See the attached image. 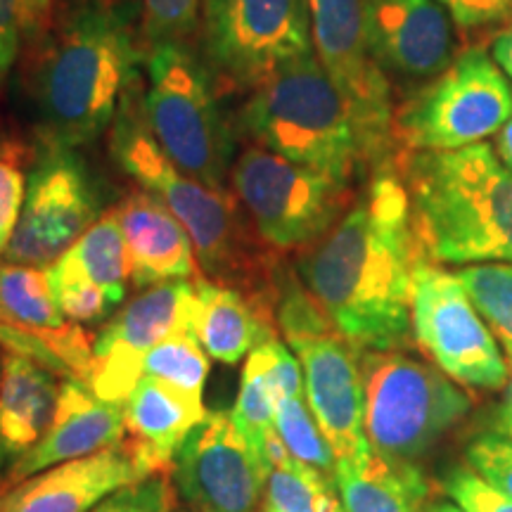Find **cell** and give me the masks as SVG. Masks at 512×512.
Instances as JSON below:
<instances>
[{"label":"cell","mask_w":512,"mask_h":512,"mask_svg":"<svg viewBox=\"0 0 512 512\" xmlns=\"http://www.w3.org/2000/svg\"><path fill=\"white\" fill-rule=\"evenodd\" d=\"M422 259L406 185L377 171L323 238L297 256V275L325 316L361 351L413 342V275Z\"/></svg>","instance_id":"6da1fadb"},{"label":"cell","mask_w":512,"mask_h":512,"mask_svg":"<svg viewBox=\"0 0 512 512\" xmlns=\"http://www.w3.org/2000/svg\"><path fill=\"white\" fill-rule=\"evenodd\" d=\"M34 79L41 145L79 150L117 119L138 83L145 41L124 0H67L50 24Z\"/></svg>","instance_id":"7a4b0ae2"},{"label":"cell","mask_w":512,"mask_h":512,"mask_svg":"<svg viewBox=\"0 0 512 512\" xmlns=\"http://www.w3.org/2000/svg\"><path fill=\"white\" fill-rule=\"evenodd\" d=\"M138 93V83H133L112 124L114 162L140 188L155 192L174 211L190 233L204 278L275 302L278 252L259 238L233 192L209 188L176 169L147 128Z\"/></svg>","instance_id":"3957f363"},{"label":"cell","mask_w":512,"mask_h":512,"mask_svg":"<svg viewBox=\"0 0 512 512\" xmlns=\"http://www.w3.org/2000/svg\"><path fill=\"white\" fill-rule=\"evenodd\" d=\"M422 252L434 264H512V171L486 143L403 152L399 171Z\"/></svg>","instance_id":"277c9868"},{"label":"cell","mask_w":512,"mask_h":512,"mask_svg":"<svg viewBox=\"0 0 512 512\" xmlns=\"http://www.w3.org/2000/svg\"><path fill=\"white\" fill-rule=\"evenodd\" d=\"M238 128L254 145L342 183L373 176L354 114L316 50L283 64L254 88Z\"/></svg>","instance_id":"5b68a950"},{"label":"cell","mask_w":512,"mask_h":512,"mask_svg":"<svg viewBox=\"0 0 512 512\" xmlns=\"http://www.w3.org/2000/svg\"><path fill=\"white\" fill-rule=\"evenodd\" d=\"M275 323L283 342L304 370L306 401L337 460L370 453L366 437V387L361 349H356L325 316L299 275L278 271Z\"/></svg>","instance_id":"8992f818"},{"label":"cell","mask_w":512,"mask_h":512,"mask_svg":"<svg viewBox=\"0 0 512 512\" xmlns=\"http://www.w3.org/2000/svg\"><path fill=\"white\" fill-rule=\"evenodd\" d=\"M143 114L164 155L209 188L226 190L235 162V136L219 98L214 74L188 43L147 48Z\"/></svg>","instance_id":"52a82bcc"},{"label":"cell","mask_w":512,"mask_h":512,"mask_svg":"<svg viewBox=\"0 0 512 512\" xmlns=\"http://www.w3.org/2000/svg\"><path fill=\"white\" fill-rule=\"evenodd\" d=\"M366 437L377 456L418 465L470 413V396L406 351H363Z\"/></svg>","instance_id":"ba28073f"},{"label":"cell","mask_w":512,"mask_h":512,"mask_svg":"<svg viewBox=\"0 0 512 512\" xmlns=\"http://www.w3.org/2000/svg\"><path fill=\"white\" fill-rule=\"evenodd\" d=\"M512 112V86L482 46H467L394 114L403 152H446L496 136Z\"/></svg>","instance_id":"9c48e42d"},{"label":"cell","mask_w":512,"mask_h":512,"mask_svg":"<svg viewBox=\"0 0 512 512\" xmlns=\"http://www.w3.org/2000/svg\"><path fill=\"white\" fill-rule=\"evenodd\" d=\"M230 188L273 252H302L323 238L354 202L349 183L306 169L266 147L235 157Z\"/></svg>","instance_id":"30bf717a"},{"label":"cell","mask_w":512,"mask_h":512,"mask_svg":"<svg viewBox=\"0 0 512 512\" xmlns=\"http://www.w3.org/2000/svg\"><path fill=\"white\" fill-rule=\"evenodd\" d=\"M200 53L214 79L252 93L313 53L309 0H202Z\"/></svg>","instance_id":"8fae6325"},{"label":"cell","mask_w":512,"mask_h":512,"mask_svg":"<svg viewBox=\"0 0 512 512\" xmlns=\"http://www.w3.org/2000/svg\"><path fill=\"white\" fill-rule=\"evenodd\" d=\"M318 62L354 114L373 174L394 164V100L389 76L370 46L363 0H309Z\"/></svg>","instance_id":"7c38bea8"},{"label":"cell","mask_w":512,"mask_h":512,"mask_svg":"<svg viewBox=\"0 0 512 512\" xmlns=\"http://www.w3.org/2000/svg\"><path fill=\"white\" fill-rule=\"evenodd\" d=\"M413 339L441 373L467 389L498 392L510 380L505 351L456 273L422 259L413 275Z\"/></svg>","instance_id":"4fadbf2b"},{"label":"cell","mask_w":512,"mask_h":512,"mask_svg":"<svg viewBox=\"0 0 512 512\" xmlns=\"http://www.w3.org/2000/svg\"><path fill=\"white\" fill-rule=\"evenodd\" d=\"M105 200L79 150L41 145L27 178L22 216L3 261L48 268L102 216Z\"/></svg>","instance_id":"5bb4252c"},{"label":"cell","mask_w":512,"mask_h":512,"mask_svg":"<svg viewBox=\"0 0 512 512\" xmlns=\"http://www.w3.org/2000/svg\"><path fill=\"white\" fill-rule=\"evenodd\" d=\"M273 465L230 411H209L174 453L171 484L190 512H259Z\"/></svg>","instance_id":"9a60e30c"},{"label":"cell","mask_w":512,"mask_h":512,"mask_svg":"<svg viewBox=\"0 0 512 512\" xmlns=\"http://www.w3.org/2000/svg\"><path fill=\"white\" fill-rule=\"evenodd\" d=\"M195 280H171L145 287L117 311L93 339L86 382L102 401L124 403L143 380L145 358L178 332H192Z\"/></svg>","instance_id":"2e32d148"},{"label":"cell","mask_w":512,"mask_h":512,"mask_svg":"<svg viewBox=\"0 0 512 512\" xmlns=\"http://www.w3.org/2000/svg\"><path fill=\"white\" fill-rule=\"evenodd\" d=\"M363 8L387 76L430 81L456 60V27L437 0H363Z\"/></svg>","instance_id":"e0dca14e"},{"label":"cell","mask_w":512,"mask_h":512,"mask_svg":"<svg viewBox=\"0 0 512 512\" xmlns=\"http://www.w3.org/2000/svg\"><path fill=\"white\" fill-rule=\"evenodd\" d=\"M150 477L126 439L67 460L0 491V512H88L114 491Z\"/></svg>","instance_id":"ac0fdd59"},{"label":"cell","mask_w":512,"mask_h":512,"mask_svg":"<svg viewBox=\"0 0 512 512\" xmlns=\"http://www.w3.org/2000/svg\"><path fill=\"white\" fill-rule=\"evenodd\" d=\"M124 439V406L102 401L79 377H62L55 418L38 444L12 467L0 491L36 472L110 448Z\"/></svg>","instance_id":"d6986e66"},{"label":"cell","mask_w":512,"mask_h":512,"mask_svg":"<svg viewBox=\"0 0 512 512\" xmlns=\"http://www.w3.org/2000/svg\"><path fill=\"white\" fill-rule=\"evenodd\" d=\"M117 216L131 254V280L138 287L200 275L190 233L155 192H131L117 207Z\"/></svg>","instance_id":"ffe728a7"},{"label":"cell","mask_w":512,"mask_h":512,"mask_svg":"<svg viewBox=\"0 0 512 512\" xmlns=\"http://www.w3.org/2000/svg\"><path fill=\"white\" fill-rule=\"evenodd\" d=\"M60 373L38 358L3 347L0 377V484L46 437L60 396Z\"/></svg>","instance_id":"44dd1931"},{"label":"cell","mask_w":512,"mask_h":512,"mask_svg":"<svg viewBox=\"0 0 512 512\" xmlns=\"http://www.w3.org/2000/svg\"><path fill=\"white\" fill-rule=\"evenodd\" d=\"M207 413L202 401L155 377H143L124 403V439L147 475H169L178 446Z\"/></svg>","instance_id":"7402d4cb"},{"label":"cell","mask_w":512,"mask_h":512,"mask_svg":"<svg viewBox=\"0 0 512 512\" xmlns=\"http://www.w3.org/2000/svg\"><path fill=\"white\" fill-rule=\"evenodd\" d=\"M195 292L192 332L214 361L235 366L266 339L280 337L273 302L214 283L202 273L195 278Z\"/></svg>","instance_id":"603a6c76"},{"label":"cell","mask_w":512,"mask_h":512,"mask_svg":"<svg viewBox=\"0 0 512 512\" xmlns=\"http://www.w3.org/2000/svg\"><path fill=\"white\" fill-rule=\"evenodd\" d=\"M335 484L344 512H427L430 484L418 465L392 463L370 448L358 460H337Z\"/></svg>","instance_id":"cb8c5ba5"},{"label":"cell","mask_w":512,"mask_h":512,"mask_svg":"<svg viewBox=\"0 0 512 512\" xmlns=\"http://www.w3.org/2000/svg\"><path fill=\"white\" fill-rule=\"evenodd\" d=\"M53 266L81 275L102 287L119 309V304L126 299L128 280H131V254H128L117 209L102 214Z\"/></svg>","instance_id":"d4e9b609"},{"label":"cell","mask_w":512,"mask_h":512,"mask_svg":"<svg viewBox=\"0 0 512 512\" xmlns=\"http://www.w3.org/2000/svg\"><path fill=\"white\" fill-rule=\"evenodd\" d=\"M259 512H344L335 479L290 458L273 467Z\"/></svg>","instance_id":"484cf974"},{"label":"cell","mask_w":512,"mask_h":512,"mask_svg":"<svg viewBox=\"0 0 512 512\" xmlns=\"http://www.w3.org/2000/svg\"><path fill=\"white\" fill-rule=\"evenodd\" d=\"M472 304L494 332L505 358H512V264H470L456 273Z\"/></svg>","instance_id":"4316f807"},{"label":"cell","mask_w":512,"mask_h":512,"mask_svg":"<svg viewBox=\"0 0 512 512\" xmlns=\"http://www.w3.org/2000/svg\"><path fill=\"white\" fill-rule=\"evenodd\" d=\"M207 375L209 354L190 330L164 339L145 358L143 377L162 380L197 401H202Z\"/></svg>","instance_id":"83f0119b"},{"label":"cell","mask_w":512,"mask_h":512,"mask_svg":"<svg viewBox=\"0 0 512 512\" xmlns=\"http://www.w3.org/2000/svg\"><path fill=\"white\" fill-rule=\"evenodd\" d=\"M275 432L297 463L335 479L337 458L313 418L306 396H290L275 406Z\"/></svg>","instance_id":"f1b7e54d"},{"label":"cell","mask_w":512,"mask_h":512,"mask_svg":"<svg viewBox=\"0 0 512 512\" xmlns=\"http://www.w3.org/2000/svg\"><path fill=\"white\" fill-rule=\"evenodd\" d=\"M138 15L147 48L188 43L200 31L202 0H124Z\"/></svg>","instance_id":"f546056e"},{"label":"cell","mask_w":512,"mask_h":512,"mask_svg":"<svg viewBox=\"0 0 512 512\" xmlns=\"http://www.w3.org/2000/svg\"><path fill=\"white\" fill-rule=\"evenodd\" d=\"M48 278L50 285H53L57 306H60L62 316L69 318V323H100V320H105L114 309H117V304L112 302L110 294L102 290V287L93 285L91 280L81 278V275L48 266Z\"/></svg>","instance_id":"4dcf8cb0"},{"label":"cell","mask_w":512,"mask_h":512,"mask_svg":"<svg viewBox=\"0 0 512 512\" xmlns=\"http://www.w3.org/2000/svg\"><path fill=\"white\" fill-rule=\"evenodd\" d=\"M465 460L475 475L512 501V437L482 434L467 446Z\"/></svg>","instance_id":"1f68e13d"},{"label":"cell","mask_w":512,"mask_h":512,"mask_svg":"<svg viewBox=\"0 0 512 512\" xmlns=\"http://www.w3.org/2000/svg\"><path fill=\"white\" fill-rule=\"evenodd\" d=\"M176 491L171 475H152L114 491L88 512H174Z\"/></svg>","instance_id":"d6a6232c"},{"label":"cell","mask_w":512,"mask_h":512,"mask_svg":"<svg viewBox=\"0 0 512 512\" xmlns=\"http://www.w3.org/2000/svg\"><path fill=\"white\" fill-rule=\"evenodd\" d=\"M24 197H27V176H24L19 150L3 147L0 150V261L15 235Z\"/></svg>","instance_id":"836d02e7"},{"label":"cell","mask_w":512,"mask_h":512,"mask_svg":"<svg viewBox=\"0 0 512 512\" xmlns=\"http://www.w3.org/2000/svg\"><path fill=\"white\" fill-rule=\"evenodd\" d=\"M465 38L498 31L512 19V0H437Z\"/></svg>","instance_id":"e575fe53"},{"label":"cell","mask_w":512,"mask_h":512,"mask_svg":"<svg viewBox=\"0 0 512 512\" xmlns=\"http://www.w3.org/2000/svg\"><path fill=\"white\" fill-rule=\"evenodd\" d=\"M441 489L453 503L467 512H512V501L508 496L498 494L482 477L467 467H456L444 477Z\"/></svg>","instance_id":"d590c367"},{"label":"cell","mask_w":512,"mask_h":512,"mask_svg":"<svg viewBox=\"0 0 512 512\" xmlns=\"http://www.w3.org/2000/svg\"><path fill=\"white\" fill-rule=\"evenodd\" d=\"M24 31L19 17V0H0V88L15 67Z\"/></svg>","instance_id":"8d00e7d4"},{"label":"cell","mask_w":512,"mask_h":512,"mask_svg":"<svg viewBox=\"0 0 512 512\" xmlns=\"http://www.w3.org/2000/svg\"><path fill=\"white\" fill-rule=\"evenodd\" d=\"M55 0H19L24 41H41L53 24Z\"/></svg>","instance_id":"74e56055"},{"label":"cell","mask_w":512,"mask_h":512,"mask_svg":"<svg viewBox=\"0 0 512 512\" xmlns=\"http://www.w3.org/2000/svg\"><path fill=\"white\" fill-rule=\"evenodd\" d=\"M491 57L498 69L512 81V19L503 29L496 31L494 43H491Z\"/></svg>","instance_id":"f35d334b"},{"label":"cell","mask_w":512,"mask_h":512,"mask_svg":"<svg viewBox=\"0 0 512 512\" xmlns=\"http://www.w3.org/2000/svg\"><path fill=\"white\" fill-rule=\"evenodd\" d=\"M496 155L501 157V162L512 171V112L508 121H505L501 131L496 133Z\"/></svg>","instance_id":"ab89813d"},{"label":"cell","mask_w":512,"mask_h":512,"mask_svg":"<svg viewBox=\"0 0 512 512\" xmlns=\"http://www.w3.org/2000/svg\"><path fill=\"white\" fill-rule=\"evenodd\" d=\"M496 425H498V430H501V434H508V437H512V406H508V403H503L501 411H498Z\"/></svg>","instance_id":"60d3db41"},{"label":"cell","mask_w":512,"mask_h":512,"mask_svg":"<svg viewBox=\"0 0 512 512\" xmlns=\"http://www.w3.org/2000/svg\"><path fill=\"white\" fill-rule=\"evenodd\" d=\"M427 512H467L460 508L458 503H448V501H441V503H434L427 508Z\"/></svg>","instance_id":"b9f144b4"},{"label":"cell","mask_w":512,"mask_h":512,"mask_svg":"<svg viewBox=\"0 0 512 512\" xmlns=\"http://www.w3.org/2000/svg\"><path fill=\"white\" fill-rule=\"evenodd\" d=\"M508 368H510V380L505 384V389H508V392H505V403L512 406V358H508Z\"/></svg>","instance_id":"7bdbcfd3"},{"label":"cell","mask_w":512,"mask_h":512,"mask_svg":"<svg viewBox=\"0 0 512 512\" xmlns=\"http://www.w3.org/2000/svg\"><path fill=\"white\" fill-rule=\"evenodd\" d=\"M0 377H3V344H0Z\"/></svg>","instance_id":"ee69618b"},{"label":"cell","mask_w":512,"mask_h":512,"mask_svg":"<svg viewBox=\"0 0 512 512\" xmlns=\"http://www.w3.org/2000/svg\"><path fill=\"white\" fill-rule=\"evenodd\" d=\"M174 512H190V510H185V508H183V510H174Z\"/></svg>","instance_id":"f6af8a7d"}]
</instances>
